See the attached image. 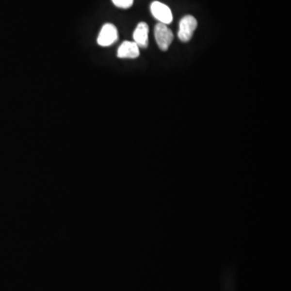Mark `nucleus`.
<instances>
[{"mask_svg": "<svg viewBox=\"0 0 291 291\" xmlns=\"http://www.w3.org/2000/svg\"><path fill=\"white\" fill-rule=\"evenodd\" d=\"M155 37L159 48L162 51H167L174 36L167 24L159 23L155 27Z\"/></svg>", "mask_w": 291, "mask_h": 291, "instance_id": "nucleus-1", "label": "nucleus"}, {"mask_svg": "<svg viewBox=\"0 0 291 291\" xmlns=\"http://www.w3.org/2000/svg\"><path fill=\"white\" fill-rule=\"evenodd\" d=\"M197 27V21L193 16L188 15L182 18L179 22L178 37L183 42H188L191 40L194 31Z\"/></svg>", "mask_w": 291, "mask_h": 291, "instance_id": "nucleus-2", "label": "nucleus"}, {"mask_svg": "<svg viewBox=\"0 0 291 291\" xmlns=\"http://www.w3.org/2000/svg\"><path fill=\"white\" fill-rule=\"evenodd\" d=\"M118 39L117 29L113 24H105L102 27L97 37V43L102 47L110 46L115 43Z\"/></svg>", "mask_w": 291, "mask_h": 291, "instance_id": "nucleus-3", "label": "nucleus"}, {"mask_svg": "<svg viewBox=\"0 0 291 291\" xmlns=\"http://www.w3.org/2000/svg\"><path fill=\"white\" fill-rule=\"evenodd\" d=\"M150 11L153 16L161 24H169L173 20L172 12L167 5L155 1L150 5Z\"/></svg>", "mask_w": 291, "mask_h": 291, "instance_id": "nucleus-4", "label": "nucleus"}, {"mask_svg": "<svg viewBox=\"0 0 291 291\" xmlns=\"http://www.w3.org/2000/svg\"><path fill=\"white\" fill-rule=\"evenodd\" d=\"M149 27L145 22H141L136 27L135 30L133 32V41L137 44L139 48H145L148 46L149 43Z\"/></svg>", "mask_w": 291, "mask_h": 291, "instance_id": "nucleus-5", "label": "nucleus"}, {"mask_svg": "<svg viewBox=\"0 0 291 291\" xmlns=\"http://www.w3.org/2000/svg\"><path fill=\"white\" fill-rule=\"evenodd\" d=\"M139 55V47L134 41H124L117 49V57L120 58H136Z\"/></svg>", "mask_w": 291, "mask_h": 291, "instance_id": "nucleus-6", "label": "nucleus"}, {"mask_svg": "<svg viewBox=\"0 0 291 291\" xmlns=\"http://www.w3.org/2000/svg\"><path fill=\"white\" fill-rule=\"evenodd\" d=\"M116 7L122 9H127L133 5V0H112Z\"/></svg>", "mask_w": 291, "mask_h": 291, "instance_id": "nucleus-7", "label": "nucleus"}]
</instances>
